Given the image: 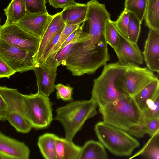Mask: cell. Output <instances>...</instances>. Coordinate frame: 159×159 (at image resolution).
Instances as JSON below:
<instances>
[{
    "label": "cell",
    "mask_w": 159,
    "mask_h": 159,
    "mask_svg": "<svg viewBox=\"0 0 159 159\" xmlns=\"http://www.w3.org/2000/svg\"><path fill=\"white\" fill-rule=\"evenodd\" d=\"M129 133L138 138H141L147 134L145 121L144 119L139 125L134 126L129 130Z\"/></svg>",
    "instance_id": "74e56055"
},
{
    "label": "cell",
    "mask_w": 159,
    "mask_h": 159,
    "mask_svg": "<svg viewBox=\"0 0 159 159\" xmlns=\"http://www.w3.org/2000/svg\"><path fill=\"white\" fill-rule=\"evenodd\" d=\"M0 93L7 105V119L19 132L27 133L31 126L25 119L23 109V94L16 89L0 86Z\"/></svg>",
    "instance_id": "9c48e42d"
},
{
    "label": "cell",
    "mask_w": 159,
    "mask_h": 159,
    "mask_svg": "<svg viewBox=\"0 0 159 159\" xmlns=\"http://www.w3.org/2000/svg\"><path fill=\"white\" fill-rule=\"evenodd\" d=\"M57 135L51 133H46L40 136L37 145L40 152L46 159H57L56 139Z\"/></svg>",
    "instance_id": "cb8c5ba5"
},
{
    "label": "cell",
    "mask_w": 159,
    "mask_h": 159,
    "mask_svg": "<svg viewBox=\"0 0 159 159\" xmlns=\"http://www.w3.org/2000/svg\"><path fill=\"white\" fill-rule=\"evenodd\" d=\"M33 70L36 78L37 92L49 97L55 90L57 72H52L40 64H35Z\"/></svg>",
    "instance_id": "2e32d148"
},
{
    "label": "cell",
    "mask_w": 159,
    "mask_h": 159,
    "mask_svg": "<svg viewBox=\"0 0 159 159\" xmlns=\"http://www.w3.org/2000/svg\"><path fill=\"white\" fill-rule=\"evenodd\" d=\"M87 9L86 4L78 3L63 9L61 11V16L66 24H82L85 20Z\"/></svg>",
    "instance_id": "44dd1931"
},
{
    "label": "cell",
    "mask_w": 159,
    "mask_h": 159,
    "mask_svg": "<svg viewBox=\"0 0 159 159\" xmlns=\"http://www.w3.org/2000/svg\"><path fill=\"white\" fill-rule=\"evenodd\" d=\"M56 14L26 12L25 16L16 24L26 32L39 38L41 37Z\"/></svg>",
    "instance_id": "7c38bea8"
},
{
    "label": "cell",
    "mask_w": 159,
    "mask_h": 159,
    "mask_svg": "<svg viewBox=\"0 0 159 159\" xmlns=\"http://www.w3.org/2000/svg\"><path fill=\"white\" fill-rule=\"evenodd\" d=\"M141 25L135 15L130 12L127 38L133 43H137L140 34Z\"/></svg>",
    "instance_id": "f1b7e54d"
},
{
    "label": "cell",
    "mask_w": 159,
    "mask_h": 159,
    "mask_svg": "<svg viewBox=\"0 0 159 159\" xmlns=\"http://www.w3.org/2000/svg\"><path fill=\"white\" fill-rule=\"evenodd\" d=\"M147 0H125L124 8L133 13L142 24L146 12Z\"/></svg>",
    "instance_id": "4316f807"
},
{
    "label": "cell",
    "mask_w": 159,
    "mask_h": 159,
    "mask_svg": "<svg viewBox=\"0 0 159 159\" xmlns=\"http://www.w3.org/2000/svg\"><path fill=\"white\" fill-rule=\"evenodd\" d=\"M148 68L159 72V31L149 29L142 52Z\"/></svg>",
    "instance_id": "5bb4252c"
},
{
    "label": "cell",
    "mask_w": 159,
    "mask_h": 159,
    "mask_svg": "<svg viewBox=\"0 0 159 159\" xmlns=\"http://www.w3.org/2000/svg\"><path fill=\"white\" fill-rule=\"evenodd\" d=\"M0 21H1V20H0V27L1 26V25H0Z\"/></svg>",
    "instance_id": "b9f144b4"
},
{
    "label": "cell",
    "mask_w": 159,
    "mask_h": 159,
    "mask_svg": "<svg viewBox=\"0 0 159 159\" xmlns=\"http://www.w3.org/2000/svg\"><path fill=\"white\" fill-rule=\"evenodd\" d=\"M86 4V17L81 25L83 29L86 30V31H83L86 34V40L95 46L107 43L105 30L107 22L111 19V14L105 4L97 0H91Z\"/></svg>",
    "instance_id": "52a82bcc"
},
{
    "label": "cell",
    "mask_w": 159,
    "mask_h": 159,
    "mask_svg": "<svg viewBox=\"0 0 159 159\" xmlns=\"http://www.w3.org/2000/svg\"><path fill=\"white\" fill-rule=\"evenodd\" d=\"M144 19L146 26L159 31V0H147Z\"/></svg>",
    "instance_id": "d4e9b609"
},
{
    "label": "cell",
    "mask_w": 159,
    "mask_h": 159,
    "mask_svg": "<svg viewBox=\"0 0 159 159\" xmlns=\"http://www.w3.org/2000/svg\"><path fill=\"white\" fill-rule=\"evenodd\" d=\"M26 12L30 13L48 12L46 4L47 0H23Z\"/></svg>",
    "instance_id": "4dcf8cb0"
},
{
    "label": "cell",
    "mask_w": 159,
    "mask_h": 159,
    "mask_svg": "<svg viewBox=\"0 0 159 159\" xmlns=\"http://www.w3.org/2000/svg\"><path fill=\"white\" fill-rule=\"evenodd\" d=\"M94 130L99 141L116 156H130L140 145L139 141L127 131L103 121L95 124Z\"/></svg>",
    "instance_id": "277c9868"
},
{
    "label": "cell",
    "mask_w": 159,
    "mask_h": 159,
    "mask_svg": "<svg viewBox=\"0 0 159 159\" xmlns=\"http://www.w3.org/2000/svg\"><path fill=\"white\" fill-rule=\"evenodd\" d=\"M7 105L5 100L0 93V118L1 121L7 120Z\"/></svg>",
    "instance_id": "ab89813d"
},
{
    "label": "cell",
    "mask_w": 159,
    "mask_h": 159,
    "mask_svg": "<svg viewBox=\"0 0 159 159\" xmlns=\"http://www.w3.org/2000/svg\"><path fill=\"white\" fill-rule=\"evenodd\" d=\"M55 88L57 90L56 98L57 99H61L64 101L73 100V87L69 85H65L61 83L55 85Z\"/></svg>",
    "instance_id": "836d02e7"
},
{
    "label": "cell",
    "mask_w": 159,
    "mask_h": 159,
    "mask_svg": "<svg viewBox=\"0 0 159 159\" xmlns=\"http://www.w3.org/2000/svg\"><path fill=\"white\" fill-rule=\"evenodd\" d=\"M16 72L0 56V78H9Z\"/></svg>",
    "instance_id": "8d00e7d4"
},
{
    "label": "cell",
    "mask_w": 159,
    "mask_h": 159,
    "mask_svg": "<svg viewBox=\"0 0 159 159\" xmlns=\"http://www.w3.org/2000/svg\"><path fill=\"white\" fill-rule=\"evenodd\" d=\"M156 77L153 72L146 67L129 65L117 76L115 84L122 94L133 97Z\"/></svg>",
    "instance_id": "ba28073f"
},
{
    "label": "cell",
    "mask_w": 159,
    "mask_h": 159,
    "mask_svg": "<svg viewBox=\"0 0 159 159\" xmlns=\"http://www.w3.org/2000/svg\"><path fill=\"white\" fill-rule=\"evenodd\" d=\"M108 156L102 144L99 141L89 140L82 147L78 159H107Z\"/></svg>",
    "instance_id": "7402d4cb"
},
{
    "label": "cell",
    "mask_w": 159,
    "mask_h": 159,
    "mask_svg": "<svg viewBox=\"0 0 159 159\" xmlns=\"http://www.w3.org/2000/svg\"><path fill=\"white\" fill-rule=\"evenodd\" d=\"M61 13V12L56 13L55 16L40 39L38 48L34 57L35 64L39 61L49 43L65 25Z\"/></svg>",
    "instance_id": "ac0fdd59"
},
{
    "label": "cell",
    "mask_w": 159,
    "mask_h": 159,
    "mask_svg": "<svg viewBox=\"0 0 159 159\" xmlns=\"http://www.w3.org/2000/svg\"><path fill=\"white\" fill-rule=\"evenodd\" d=\"M0 152L13 159H28L30 150L23 142L7 136L0 131Z\"/></svg>",
    "instance_id": "9a60e30c"
},
{
    "label": "cell",
    "mask_w": 159,
    "mask_h": 159,
    "mask_svg": "<svg viewBox=\"0 0 159 159\" xmlns=\"http://www.w3.org/2000/svg\"><path fill=\"white\" fill-rule=\"evenodd\" d=\"M105 37L108 44H109L116 52L118 49L120 44V34L111 19L106 23Z\"/></svg>",
    "instance_id": "83f0119b"
},
{
    "label": "cell",
    "mask_w": 159,
    "mask_h": 159,
    "mask_svg": "<svg viewBox=\"0 0 159 159\" xmlns=\"http://www.w3.org/2000/svg\"><path fill=\"white\" fill-rule=\"evenodd\" d=\"M99 111L103 121L126 131L140 124L143 118L142 111L130 96L124 95L99 106Z\"/></svg>",
    "instance_id": "7a4b0ae2"
},
{
    "label": "cell",
    "mask_w": 159,
    "mask_h": 159,
    "mask_svg": "<svg viewBox=\"0 0 159 159\" xmlns=\"http://www.w3.org/2000/svg\"><path fill=\"white\" fill-rule=\"evenodd\" d=\"M119 34L120 46L118 49L115 52L118 59L117 62L125 66L142 64L143 57L137 43L132 42L127 37Z\"/></svg>",
    "instance_id": "4fadbf2b"
},
{
    "label": "cell",
    "mask_w": 159,
    "mask_h": 159,
    "mask_svg": "<svg viewBox=\"0 0 159 159\" xmlns=\"http://www.w3.org/2000/svg\"><path fill=\"white\" fill-rule=\"evenodd\" d=\"M159 96V80L156 76L133 97L139 107L143 111L147 104Z\"/></svg>",
    "instance_id": "ffe728a7"
},
{
    "label": "cell",
    "mask_w": 159,
    "mask_h": 159,
    "mask_svg": "<svg viewBox=\"0 0 159 159\" xmlns=\"http://www.w3.org/2000/svg\"><path fill=\"white\" fill-rule=\"evenodd\" d=\"M35 53L20 49L0 39V56L16 72L33 70Z\"/></svg>",
    "instance_id": "30bf717a"
},
{
    "label": "cell",
    "mask_w": 159,
    "mask_h": 159,
    "mask_svg": "<svg viewBox=\"0 0 159 159\" xmlns=\"http://www.w3.org/2000/svg\"><path fill=\"white\" fill-rule=\"evenodd\" d=\"M6 20L3 25L16 24L25 15L26 10L23 0H12L4 9Z\"/></svg>",
    "instance_id": "603a6c76"
},
{
    "label": "cell",
    "mask_w": 159,
    "mask_h": 159,
    "mask_svg": "<svg viewBox=\"0 0 159 159\" xmlns=\"http://www.w3.org/2000/svg\"><path fill=\"white\" fill-rule=\"evenodd\" d=\"M65 25V24L48 44L41 57L36 64H43L47 58L50 55L52 51L53 48L59 39Z\"/></svg>",
    "instance_id": "e575fe53"
},
{
    "label": "cell",
    "mask_w": 159,
    "mask_h": 159,
    "mask_svg": "<svg viewBox=\"0 0 159 159\" xmlns=\"http://www.w3.org/2000/svg\"><path fill=\"white\" fill-rule=\"evenodd\" d=\"M81 24L75 25L66 24L63 30L59 39L54 46L52 51L50 54L59 49L61 45L66 41L68 37L76 30Z\"/></svg>",
    "instance_id": "d6a6232c"
},
{
    "label": "cell",
    "mask_w": 159,
    "mask_h": 159,
    "mask_svg": "<svg viewBox=\"0 0 159 159\" xmlns=\"http://www.w3.org/2000/svg\"><path fill=\"white\" fill-rule=\"evenodd\" d=\"M143 118L145 121L147 134L152 137L159 133V118L150 119L144 117Z\"/></svg>",
    "instance_id": "d590c367"
},
{
    "label": "cell",
    "mask_w": 159,
    "mask_h": 159,
    "mask_svg": "<svg viewBox=\"0 0 159 159\" xmlns=\"http://www.w3.org/2000/svg\"><path fill=\"white\" fill-rule=\"evenodd\" d=\"M49 4L56 9L61 8L63 9L78 3L74 0H48Z\"/></svg>",
    "instance_id": "f35d334b"
},
{
    "label": "cell",
    "mask_w": 159,
    "mask_h": 159,
    "mask_svg": "<svg viewBox=\"0 0 159 159\" xmlns=\"http://www.w3.org/2000/svg\"><path fill=\"white\" fill-rule=\"evenodd\" d=\"M139 155L146 159H159V133L151 137L143 148L130 158Z\"/></svg>",
    "instance_id": "484cf974"
},
{
    "label": "cell",
    "mask_w": 159,
    "mask_h": 159,
    "mask_svg": "<svg viewBox=\"0 0 159 159\" xmlns=\"http://www.w3.org/2000/svg\"><path fill=\"white\" fill-rule=\"evenodd\" d=\"M142 112L146 119L159 118V96L149 102Z\"/></svg>",
    "instance_id": "1f68e13d"
},
{
    "label": "cell",
    "mask_w": 159,
    "mask_h": 159,
    "mask_svg": "<svg viewBox=\"0 0 159 159\" xmlns=\"http://www.w3.org/2000/svg\"><path fill=\"white\" fill-rule=\"evenodd\" d=\"M0 39L20 49L36 53L40 39L25 31L16 24L0 27Z\"/></svg>",
    "instance_id": "8fae6325"
},
{
    "label": "cell",
    "mask_w": 159,
    "mask_h": 159,
    "mask_svg": "<svg viewBox=\"0 0 159 159\" xmlns=\"http://www.w3.org/2000/svg\"><path fill=\"white\" fill-rule=\"evenodd\" d=\"M98 106L96 101L91 98L89 100L72 101L57 109L54 119L63 125L65 138L72 141L86 121L96 115Z\"/></svg>",
    "instance_id": "3957f363"
},
{
    "label": "cell",
    "mask_w": 159,
    "mask_h": 159,
    "mask_svg": "<svg viewBox=\"0 0 159 159\" xmlns=\"http://www.w3.org/2000/svg\"><path fill=\"white\" fill-rule=\"evenodd\" d=\"M0 159H13L12 157L0 152Z\"/></svg>",
    "instance_id": "60d3db41"
},
{
    "label": "cell",
    "mask_w": 159,
    "mask_h": 159,
    "mask_svg": "<svg viewBox=\"0 0 159 159\" xmlns=\"http://www.w3.org/2000/svg\"><path fill=\"white\" fill-rule=\"evenodd\" d=\"M0 120L1 121V119L0 118Z\"/></svg>",
    "instance_id": "7bdbcfd3"
},
{
    "label": "cell",
    "mask_w": 159,
    "mask_h": 159,
    "mask_svg": "<svg viewBox=\"0 0 159 159\" xmlns=\"http://www.w3.org/2000/svg\"><path fill=\"white\" fill-rule=\"evenodd\" d=\"M55 144L57 159H79L82 147L72 141L57 136Z\"/></svg>",
    "instance_id": "d6986e66"
},
{
    "label": "cell",
    "mask_w": 159,
    "mask_h": 159,
    "mask_svg": "<svg viewBox=\"0 0 159 159\" xmlns=\"http://www.w3.org/2000/svg\"><path fill=\"white\" fill-rule=\"evenodd\" d=\"M80 42L61 63L75 76L94 73L106 64L110 58L107 43L91 48L83 45Z\"/></svg>",
    "instance_id": "6da1fadb"
},
{
    "label": "cell",
    "mask_w": 159,
    "mask_h": 159,
    "mask_svg": "<svg viewBox=\"0 0 159 159\" xmlns=\"http://www.w3.org/2000/svg\"><path fill=\"white\" fill-rule=\"evenodd\" d=\"M130 12L124 9L117 20L113 23L118 32L123 36L128 37V28Z\"/></svg>",
    "instance_id": "f546056e"
},
{
    "label": "cell",
    "mask_w": 159,
    "mask_h": 159,
    "mask_svg": "<svg viewBox=\"0 0 159 159\" xmlns=\"http://www.w3.org/2000/svg\"><path fill=\"white\" fill-rule=\"evenodd\" d=\"M127 66L117 62L106 64L100 75L93 80L92 97L98 107L112 102L124 95L116 88L115 81L117 76L124 72Z\"/></svg>",
    "instance_id": "5b68a950"
},
{
    "label": "cell",
    "mask_w": 159,
    "mask_h": 159,
    "mask_svg": "<svg viewBox=\"0 0 159 159\" xmlns=\"http://www.w3.org/2000/svg\"><path fill=\"white\" fill-rule=\"evenodd\" d=\"M52 102L49 97L37 92L23 95L24 116L29 124L36 129L48 127L53 120Z\"/></svg>",
    "instance_id": "8992f818"
},
{
    "label": "cell",
    "mask_w": 159,
    "mask_h": 159,
    "mask_svg": "<svg viewBox=\"0 0 159 159\" xmlns=\"http://www.w3.org/2000/svg\"><path fill=\"white\" fill-rule=\"evenodd\" d=\"M86 35L82 32L63 48L50 54L42 64L46 68L52 72H57L58 67L61 64L62 61L70 54L77 43L86 38Z\"/></svg>",
    "instance_id": "e0dca14e"
}]
</instances>
